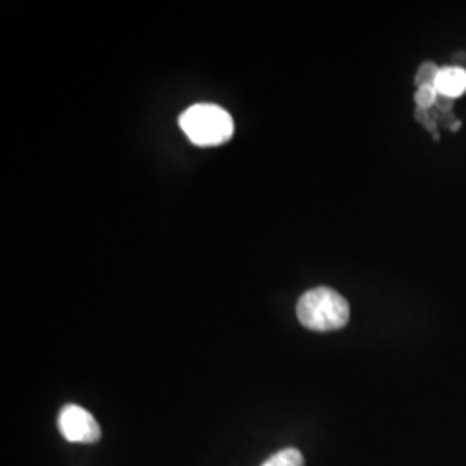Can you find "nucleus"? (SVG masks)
<instances>
[{
	"instance_id": "nucleus-6",
	"label": "nucleus",
	"mask_w": 466,
	"mask_h": 466,
	"mask_svg": "<svg viewBox=\"0 0 466 466\" xmlns=\"http://www.w3.org/2000/svg\"><path fill=\"white\" fill-rule=\"evenodd\" d=\"M439 97V92L435 88V85H421L418 86L415 100H417L418 109H429L435 100Z\"/></svg>"
},
{
	"instance_id": "nucleus-8",
	"label": "nucleus",
	"mask_w": 466,
	"mask_h": 466,
	"mask_svg": "<svg viewBox=\"0 0 466 466\" xmlns=\"http://www.w3.org/2000/svg\"><path fill=\"white\" fill-rule=\"evenodd\" d=\"M435 102H437V104H441V107H450V106H452V99H450V97H444V96H441V94H439V97H437Z\"/></svg>"
},
{
	"instance_id": "nucleus-7",
	"label": "nucleus",
	"mask_w": 466,
	"mask_h": 466,
	"mask_svg": "<svg viewBox=\"0 0 466 466\" xmlns=\"http://www.w3.org/2000/svg\"><path fill=\"white\" fill-rule=\"evenodd\" d=\"M439 75V69L432 63H423L417 73V84L421 85H433L435 78Z\"/></svg>"
},
{
	"instance_id": "nucleus-3",
	"label": "nucleus",
	"mask_w": 466,
	"mask_h": 466,
	"mask_svg": "<svg viewBox=\"0 0 466 466\" xmlns=\"http://www.w3.org/2000/svg\"><path fill=\"white\" fill-rule=\"evenodd\" d=\"M59 432L67 442L94 444L100 439V427L97 420L86 410L76 404H66L59 413Z\"/></svg>"
},
{
	"instance_id": "nucleus-4",
	"label": "nucleus",
	"mask_w": 466,
	"mask_h": 466,
	"mask_svg": "<svg viewBox=\"0 0 466 466\" xmlns=\"http://www.w3.org/2000/svg\"><path fill=\"white\" fill-rule=\"evenodd\" d=\"M435 88L444 97H460L466 92V69L463 67H442L435 78Z\"/></svg>"
},
{
	"instance_id": "nucleus-2",
	"label": "nucleus",
	"mask_w": 466,
	"mask_h": 466,
	"mask_svg": "<svg viewBox=\"0 0 466 466\" xmlns=\"http://www.w3.org/2000/svg\"><path fill=\"white\" fill-rule=\"evenodd\" d=\"M180 128L192 144L200 147H213L232 138L233 119L219 106L196 104L182 113Z\"/></svg>"
},
{
	"instance_id": "nucleus-1",
	"label": "nucleus",
	"mask_w": 466,
	"mask_h": 466,
	"mask_svg": "<svg viewBox=\"0 0 466 466\" xmlns=\"http://www.w3.org/2000/svg\"><path fill=\"white\" fill-rule=\"evenodd\" d=\"M350 315L348 300L329 287L311 289L298 302L300 323L315 332L339 330L348 325Z\"/></svg>"
},
{
	"instance_id": "nucleus-5",
	"label": "nucleus",
	"mask_w": 466,
	"mask_h": 466,
	"mask_svg": "<svg viewBox=\"0 0 466 466\" xmlns=\"http://www.w3.org/2000/svg\"><path fill=\"white\" fill-rule=\"evenodd\" d=\"M261 466H304V456L298 450H282L273 454Z\"/></svg>"
}]
</instances>
